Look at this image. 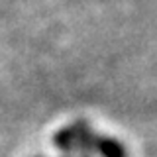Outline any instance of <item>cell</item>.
<instances>
[{"instance_id":"obj_1","label":"cell","mask_w":157,"mask_h":157,"mask_svg":"<svg viewBox=\"0 0 157 157\" xmlns=\"http://www.w3.org/2000/svg\"><path fill=\"white\" fill-rule=\"evenodd\" d=\"M92 149H96L102 157H126V149L114 137L94 136L92 137Z\"/></svg>"}]
</instances>
